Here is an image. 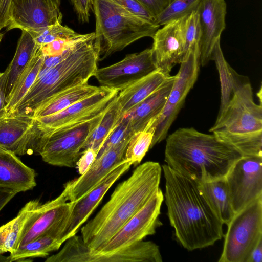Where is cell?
<instances>
[{
    "instance_id": "cell-6",
    "label": "cell",
    "mask_w": 262,
    "mask_h": 262,
    "mask_svg": "<svg viewBox=\"0 0 262 262\" xmlns=\"http://www.w3.org/2000/svg\"><path fill=\"white\" fill-rule=\"evenodd\" d=\"M95 43L99 61L144 37H152L160 28L127 12L114 0H92Z\"/></svg>"
},
{
    "instance_id": "cell-18",
    "label": "cell",
    "mask_w": 262,
    "mask_h": 262,
    "mask_svg": "<svg viewBox=\"0 0 262 262\" xmlns=\"http://www.w3.org/2000/svg\"><path fill=\"white\" fill-rule=\"evenodd\" d=\"M64 188L55 199L43 204L39 203L25 222L15 250L56 227L68 215L73 202H67L69 190L67 183Z\"/></svg>"
},
{
    "instance_id": "cell-41",
    "label": "cell",
    "mask_w": 262,
    "mask_h": 262,
    "mask_svg": "<svg viewBox=\"0 0 262 262\" xmlns=\"http://www.w3.org/2000/svg\"><path fill=\"white\" fill-rule=\"evenodd\" d=\"M11 1L0 0V31L8 26Z\"/></svg>"
},
{
    "instance_id": "cell-23",
    "label": "cell",
    "mask_w": 262,
    "mask_h": 262,
    "mask_svg": "<svg viewBox=\"0 0 262 262\" xmlns=\"http://www.w3.org/2000/svg\"><path fill=\"white\" fill-rule=\"evenodd\" d=\"M174 76H171L158 90L126 114L133 133L149 128L162 112L171 89Z\"/></svg>"
},
{
    "instance_id": "cell-26",
    "label": "cell",
    "mask_w": 262,
    "mask_h": 262,
    "mask_svg": "<svg viewBox=\"0 0 262 262\" xmlns=\"http://www.w3.org/2000/svg\"><path fill=\"white\" fill-rule=\"evenodd\" d=\"M102 87L86 83L64 90L45 101L35 111L32 117L36 119L57 113L94 94Z\"/></svg>"
},
{
    "instance_id": "cell-21",
    "label": "cell",
    "mask_w": 262,
    "mask_h": 262,
    "mask_svg": "<svg viewBox=\"0 0 262 262\" xmlns=\"http://www.w3.org/2000/svg\"><path fill=\"white\" fill-rule=\"evenodd\" d=\"M128 137L96 158L83 174L67 182L69 186L68 200L75 202L87 194L111 171L125 160Z\"/></svg>"
},
{
    "instance_id": "cell-2",
    "label": "cell",
    "mask_w": 262,
    "mask_h": 262,
    "mask_svg": "<svg viewBox=\"0 0 262 262\" xmlns=\"http://www.w3.org/2000/svg\"><path fill=\"white\" fill-rule=\"evenodd\" d=\"M162 167L147 161L115 188L109 200L81 229V237L91 249L97 250L142 209L160 189Z\"/></svg>"
},
{
    "instance_id": "cell-42",
    "label": "cell",
    "mask_w": 262,
    "mask_h": 262,
    "mask_svg": "<svg viewBox=\"0 0 262 262\" xmlns=\"http://www.w3.org/2000/svg\"><path fill=\"white\" fill-rule=\"evenodd\" d=\"M18 193V191L13 189L0 187V211Z\"/></svg>"
},
{
    "instance_id": "cell-15",
    "label": "cell",
    "mask_w": 262,
    "mask_h": 262,
    "mask_svg": "<svg viewBox=\"0 0 262 262\" xmlns=\"http://www.w3.org/2000/svg\"><path fill=\"white\" fill-rule=\"evenodd\" d=\"M157 69L151 48L127 54L121 61L97 69L94 76L101 86L123 90Z\"/></svg>"
},
{
    "instance_id": "cell-29",
    "label": "cell",
    "mask_w": 262,
    "mask_h": 262,
    "mask_svg": "<svg viewBox=\"0 0 262 262\" xmlns=\"http://www.w3.org/2000/svg\"><path fill=\"white\" fill-rule=\"evenodd\" d=\"M59 242L56 227L35 239L18 247L10 253L11 261H30L29 258L45 257L51 252L58 250Z\"/></svg>"
},
{
    "instance_id": "cell-3",
    "label": "cell",
    "mask_w": 262,
    "mask_h": 262,
    "mask_svg": "<svg viewBox=\"0 0 262 262\" xmlns=\"http://www.w3.org/2000/svg\"><path fill=\"white\" fill-rule=\"evenodd\" d=\"M166 137L164 161L171 169L197 183L225 179L242 155L213 134L180 128Z\"/></svg>"
},
{
    "instance_id": "cell-35",
    "label": "cell",
    "mask_w": 262,
    "mask_h": 262,
    "mask_svg": "<svg viewBox=\"0 0 262 262\" xmlns=\"http://www.w3.org/2000/svg\"><path fill=\"white\" fill-rule=\"evenodd\" d=\"M92 34L78 33L76 35L59 38L49 43L39 47V50L44 57H54L59 56L70 49L80 41L87 38Z\"/></svg>"
},
{
    "instance_id": "cell-24",
    "label": "cell",
    "mask_w": 262,
    "mask_h": 262,
    "mask_svg": "<svg viewBox=\"0 0 262 262\" xmlns=\"http://www.w3.org/2000/svg\"><path fill=\"white\" fill-rule=\"evenodd\" d=\"M159 69L120 91L117 101L124 116L161 87L170 77Z\"/></svg>"
},
{
    "instance_id": "cell-45",
    "label": "cell",
    "mask_w": 262,
    "mask_h": 262,
    "mask_svg": "<svg viewBox=\"0 0 262 262\" xmlns=\"http://www.w3.org/2000/svg\"><path fill=\"white\" fill-rule=\"evenodd\" d=\"M0 262H11L9 256H5L0 253Z\"/></svg>"
},
{
    "instance_id": "cell-36",
    "label": "cell",
    "mask_w": 262,
    "mask_h": 262,
    "mask_svg": "<svg viewBox=\"0 0 262 262\" xmlns=\"http://www.w3.org/2000/svg\"><path fill=\"white\" fill-rule=\"evenodd\" d=\"M133 134L129 119L126 115H125L105 140L100 149L96 158L124 139L131 137Z\"/></svg>"
},
{
    "instance_id": "cell-1",
    "label": "cell",
    "mask_w": 262,
    "mask_h": 262,
    "mask_svg": "<svg viewBox=\"0 0 262 262\" xmlns=\"http://www.w3.org/2000/svg\"><path fill=\"white\" fill-rule=\"evenodd\" d=\"M167 215L178 242L188 251L214 245L223 236V223L200 192L198 183L162 165Z\"/></svg>"
},
{
    "instance_id": "cell-40",
    "label": "cell",
    "mask_w": 262,
    "mask_h": 262,
    "mask_svg": "<svg viewBox=\"0 0 262 262\" xmlns=\"http://www.w3.org/2000/svg\"><path fill=\"white\" fill-rule=\"evenodd\" d=\"M155 17L159 15L173 0H137Z\"/></svg>"
},
{
    "instance_id": "cell-28",
    "label": "cell",
    "mask_w": 262,
    "mask_h": 262,
    "mask_svg": "<svg viewBox=\"0 0 262 262\" xmlns=\"http://www.w3.org/2000/svg\"><path fill=\"white\" fill-rule=\"evenodd\" d=\"M44 60L37 49L36 54L16 81L6 98V116H9L24 98L37 79Z\"/></svg>"
},
{
    "instance_id": "cell-13",
    "label": "cell",
    "mask_w": 262,
    "mask_h": 262,
    "mask_svg": "<svg viewBox=\"0 0 262 262\" xmlns=\"http://www.w3.org/2000/svg\"><path fill=\"white\" fill-rule=\"evenodd\" d=\"M164 198L160 188L142 209L96 251L103 253L114 252L142 241L147 236L154 234L157 228L162 225L159 215Z\"/></svg>"
},
{
    "instance_id": "cell-43",
    "label": "cell",
    "mask_w": 262,
    "mask_h": 262,
    "mask_svg": "<svg viewBox=\"0 0 262 262\" xmlns=\"http://www.w3.org/2000/svg\"><path fill=\"white\" fill-rule=\"evenodd\" d=\"M3 74V72H0V118L6 116V97Z\"/></svg>"
},
{
    "instance_id": "cell-34",
    "label": "cell",
    "mask_w": 262,
    "mask_h": 262,
    "mask_svg": "<svg viewBox=\"0 0 262 262\" xmlns=\"http://www.w3.org/2000/svg\"><path fill=\"white\" fill-rule=\"evenodd\" d=\"M62 19L36 33H30L38 47L42 46L59 38L69 37L78 33L67 26L62 25Z\"/></svg>"
},
{
    "instance_id": "cell-20",
    "label": "cell",
    "mask_w": 262,
    "mask_h": 262,
    "mask_svg": "<svg viewBox=\"0 0 262 262\" xmlns=\"http://www.w3.org/2000/svg\"><path fill=\"white\" fill-rule=\"evenodd\" d=\"M40 139L33 117L12 115L0 118V147L16 156L38 155Z\"/></svg>"
},
{
    "instance_id": "cell-9",
    "label": "cell",
    "mask_w": 262,
    "mask_h": 262,
    "mask_svg": "<svg viewBox=\"0 0 262 262\" xmlns=\"http://www.w3.org/2000/svg\"><path fill=\"white\" fill-rule=\"evenodd\" d=\"M60 250L46 262H162L159 246L151 241H141L119 250L103 253L90 248L81 236L68 239Z\"/></svg>"
},
{
    "instance_id": "cell-27",
    "label": "cell",
    "mask_w": 262,
    "mask_h": 262,
    "mask_svg": "<svg viewBox=\"0 0 262 262\" xmlns=\"http://www.w3.org/2000/svg\"><path fill=\"white\" fill-rule=\"evenodd\" d=\"M225 179L197 183L200 192L218 219L227 226L235 213Z\"/></svg>"
},
{
    "instance_id": "cell-30",
    "label": "cell",
    "mask_w": 262,
    "mask_h": 262,
    "mask_svg": "<svg viewBox=\"0 0 262 262\" xmlns=\"http://www.w3.org/2000/svg\"><path fill=\"white\" fill-rule=\"evenodd\" d=\"M38 200L27 202L19 210L17 216L0 226V253H11L16 249L17 242L24 224L39 204Z\"/></svg>"
},
{
    "instance_id": "cell-47",
    "label": "cell",
    "mask_w": 262,
    "mask_h": 262,
    "mask_svg": "<svg viewBox=\"0 0 262 262\" xmlns=\"http://www.w3.org/2000/svg\"><path fill=\"white\" fill-rule=\"evenodd\" d=\"M3 34H2L1 32H0V42L3 38Z\"/></svg>"
},
{
    "instance_id": "cell-14",
    "label": "cell",
    "mask_w": 262,
    "mask_h": 262,
    "mask_svg": "<svg viewBox=\"0 0 262 262\" xmlns=\"http://www.w3.org/2000/svg\"><path fill=\"white\" fill-rule=\"evenodd\" d=\"M132 165L130 162L125 160L84 196L72 202L73 204L69 214L57 227L58 238L61 244L76 234L107 191L122 174L129 169Z\"/></svg>"
},
{
    "instance_id": "cell-16",
    "label": "cell",
    "mask_w": 262,
    "mask_h": 262,
    "mask_svg": "<svg viewBox=\"0 0 262 262\" xmlns=\"http://www.w3.org/2000/svg\"><path fill=\"white\" fill-rule=\"evenodd\" d=\"M188 15L162 26L152 37L151 48L156 67L167 75H170L174 66L181 64L186 54L185 31Z\"/></svg>"
},
{
    "instance_id": "cell-7",
    "label": "cell",
    "mask_w": 262,
    "mask_h": 262,
    "mask_svg": "<svg viewBox=\"0 0 262 262\" xmlns=\"http://www.w3.org/2000/svg\"><path fill=\"white\" fill-rule=\"evenodd\" d=\"M107 108L88 121L55 130L45 136L40 142L38 155L44 162L53 166L76 167L86 141Z\"/></svg>"
},
{
    "instance_id": "cell-19",
    "label": "cell",
    "mask_w": 262,
    "mask_h": 262,
    "mask_svg": "<svg viewBox=\"0 0 262 262\" xmlns=\"http://www.w3.org/2000/svg\"><path fill=\"white\" fill-rule=\"evenodd\" d=\"M200 27V65L212 60L216 43L226 28L227 4L225 0H201L197 9Z\"/></svg>"
},
{
    "instance_id": "cell-31",
    "label": "cell",
    "mask_w": 262,
    "mask_h": 262,
    "mask_svg": "<svg viewBox=\"0 0 262 262\" xmlns=\"http://www.w3.org/2000/svg\"><path fill=\"white\" fill-rule=\"evenodd\" d=\"M117 96L106 111L100 123L86 141L83 150L91 148L98 154L105 140L124 116Z\"/></svg>"
},
{
    "instance_id": "cell-37",
    "label": "cell",
    "mask_w": 262,
    "mask_h": 262,
    "mask_svg": "<svg viewBox=\"0 0 262 262\" xmlns=\"http://www.w3.org/2000/svg\"><path fill=\"white\" fill-rule=\"evenodd\" d=\"M114 1L120 7L130 14L148 21L156 24L155 17L137 0Z\"/></svg>"
},
{
    "instance_id": "cell-17",
    "label": "cell",
    "mask_w": 262,
    "mask_h": 262,
    "mask_svg": "<svg viewBox=\"0 0 262 262\" xmlns=\"http://www.w3.org/2000/svg\"><path fill=\"white\" fill-rule=\"evenodd\" d=\"M62 18L52 0H11L6 30L17 28L36 33Z\"/></svg>"
},
{
    "instance_id": "cell-8",
    "label": "cell",
    "mask_w": 262,
    "mask_h": 262,
    "mask_svg": "<svg viewBox=\"0 0 262 262\" xmlns=\"http://www.w3.org/2000/svg\"><path fill=\"white\" fill-rule=\"evenodd\" d=\"M219 262H247L262 240V196L236 213L227 225Z\"/></svg>"
},
{
    "instance_id": "cell-5",
    "label": "cell",
    "mask_w": 262,
    "mask_h": 262,
    "mask_svg": "<svg viewBox=\"0 0 262 262\" xmlns=\"http://www.w3.org/2000/svg\"><path fill=\"white\" fill-rule=\"evenodd\" d=\"M209 131L242 156H262V105L254 101L249 79L236 90L219 110Z\"/></svg>"
},
{
    "instance_id": "cell-10",
    "label": "cell",
    "mask_w": 262,
    "mask_h": 262,
    "mask_svg": "<svg viewBox=\"0 0 262 262\" xmlns=\"http://www.w3.org/2000/svg\"><path fill=\"white\" fill-rule=\"evenodd\" d=\"M199 43L187 52L174 81L165 106L149 128L155 130L150 149L167 136L168 132L185 102L186 97L196 81L199 69Z\"/></svg>"
},
{
    "instance_id": "cell-32",
    "label": "cell",
    "mask_w": 262,
    "mask_h": 262,
    "mask_svg": "<svg viewBox=\"0 0 262 262\" xmlns=\"http://www.w3.org/2000/svg\"><path fill=\"white\" fill-rule=\"evenodd\" d=\"M154 133L155 130L152 128L134 133L128 142L125 160L134 166L139 165L150 149Z\"/></svg>"
},
{
    "instance_id": "cell-33",
    "label": "cell",
    "mask_w": 262,
    "mask_h": 262,
    "mask_svg": "<svg viewBox=\"0 0 262 262\" xmlns=\"http://www.w3.org/2000/svg\"><path fill=\"white\" fill-rule=\"evenodd\" d=\"M201 0H173L156 18L159 26L181 18L196 11Z\"/></svg>"
},
{
    "instance_id": "cell-12",
    "label": "cell",
    "mask_w": 262,
    "mask_h": 262,
    "mask_svg": "<svg viewBox=\"0 0 262 262\" xmlns=\"http://www.w3.org/2000/svg\"><path fill=\"white\" fill-rule=\"evenodd\" d=\"M225 179L235 214L262 196V156H243Z\"/></svg>"
},
{
    "instance_id": "cell-39",
    "label": "cell",
    "mask_w": 262,
    "mask_h": 262,
    "mask_svg": "<svg viewBox=\"0 0 262 262\" xmlns=\"http://www.w3.org/2000/svg\"><path fill=\"white\" fill-rule=\"evenodd\" d=\"M97 156V153L91 148H88L83 151L76 166L80 175L85 172L95 161Z\"/></svg>"
},
{
    "instance_id": "cell-22",
    "label": "cell",
    "mask_w": 262,
    "mask_h": 262,
    "mask_svg": "<svg viewBox=\"0 0 262 262\" xmlns=\"http://www.w3.org/2000/svg\"><path fill=\"white\" fill-rule=\"evenodd\" d=\"M36 176L17 156L0 147V187L18 192L32 190L36 185Z\"/></svg>"
},
{
    "instance_id": "cell-46",
    "label": "cell",
    "mask_w": 262,
    "mask_h": 262,
    "mask_svg": "<svg viewBox=\"0 0 262 262\" xmlns=\"http://www.w3.org/2000/svg\"><path fill=\"white\" fill-rule=\"evenodd\" d=\"M54 4L59 8L61 0H52Z\"/></svg>"
},
{
    "instance_id": "cell-44",
    "label": "cell",
    "mask_w": 262,
    "mask_h": 262,
    "mask_svg": "<svg viewBox=\"0 0 262 262\" xmlns=\"http://www.w3.org/2000/svg\"><path fill=\"white\" fill-rule=\"evenodd\" d=\"M247 262H262V240L252 251Z\"/></svg>"
},
{
    "instance_id": "cell-4",
    "label": "cell",
    "mask_w": 262,
    "mask_h": 262,
    "mask_svg": "<svg viewBox=\"0 0 262 262\" xmlns=\"http://www.w3.org/2000/svg\"><path fill=\"white\" fill-rule=\"evenodd\" d=\"M94 32L81 41L65 59L39 74L31 88L9 116H33L45 101L64 90L88 83L99 61Z\"/></svg>"
},
{
    "instance_id": "cell-25",
    "label": "cell",
    "mask_w": 262,
    "mask_h": 262,
    "mask_svg": "<svg viewBox=\"0 0 262 262\" xmlns=\"http://www.w3.org/2000/svg\"><path fill=\"white\" fill-rule=\"evenodd\" d=\"M21 31L14 56L3 74L6 98L10 93L19 76L36 54L38 48L32 35L27 31Z\"/></svg>"
},
{
    "instance_id": "cell-11",
    "label": "cell",
    "mask_w": 262,
    "mask_h": 262,
    "mask_svg": "<svg viewBox=\"0 0 262 262\" xmlns=\"http://www.w3.org/2000/svg\"><path fill=\"white\" fill-rule=\"evenodd\" d=\"M119 91L102 86L101 89L55 114L35 119L41 140L50 133L60 128L88 121L106 110Z\"/></svg>"
},
{
    "instance_id": "cell-38",
    "label": "cell",
    "mask_w": 262,
    "mask_h": 262,
    "mask_svg": "<svg viewBox=\"0 0 262 262\" xmlns=\"http://www.w3.org/2000/svg\"><path fill=\"white\" fill-rule=\"evenodd\" d=\"M73 6L79 23L89 21L90 12L92 11V0H69Z\"/></svg>"
}]
</instances>
